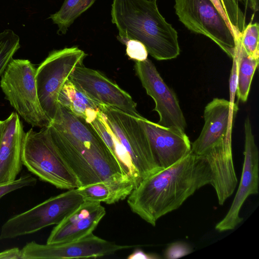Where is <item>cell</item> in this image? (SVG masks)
<instances>
[{
  "label": "cell",
  "instance_id": "obj_1",
  "mask_svg": "<svg viewBox=\"0 0 259 259\" xmlns=\"http://www.w3.org/2000/svg\"><path fill=\"white\" fill-rule=\"evenodd\" d=\"M47 127L58 151L76 178L78 187L103 182L111 188L118 202L128 196L134 189L132 179L90 123L59 104Z\"/></svg>",
  "mask_w": 259,
  "mask_h": 259
},
{
  "label": "cell",
  "instance_id": "obj_2",
  "mask_svg": "<svg viewBox=\"0 0 259 259\" xmlns=\"http://www.w3.org/2000/svg\"><path fill=\"white\" fill-rule=\"evenodd\" d=\"M211 182L207 161L191 151L172 165L144 178L127 197V204L134 213L155 226L159 219Z\"/></svg>",
  "mask_w": 259,
  "mask_h": 259
},
{
  "label": "cell",
  "instance_id": "obj_3",
  "mask_svg": "<svg viewBox=\"0 0 259 259\" xmlns=\"http://www.w3.org/2000/svg\"><path fill=\"white\" fill-rule=\"evenodd\" d=\"M111 21L117 37L141 41L157 60L177 58L180 53L177 31L160 14L155 0H113Z\"/></svg>",
  "mask_w": 259,
  "mask_h": 259
},
{
  "label": "cell",
  "instance_id": "obj_4",
  "mask_svg": "<svg viewBox=\"0 0 259 259\" xmlns=\"http://www.w3.org/2000/svg\"><path fill=\"white\" fill-rule=\"evenodd\" d=\"M22 164L40 180L64 190L79 187L75 175L58 151L48 127L25 133L21 153Z\"/></svg>",
  "mask_w": 259,
  "mask_h": 259
},
{
  "label": "cell",
  "instance_id": "obj_5",
  "mask_svg": "<svg viewBox=\"0 0 259 259\" xmlns=\"http://www.w3.org/2000/svg\"><path fill=\"white\" fill-rule=\"evenodd\" d=\"M35 73L29 60L12 59L1 75L0 87L19 116L32 126L42 128L50 121L38 100Z\"/></svg>",
  "mask_w": 259,
  "mask_h": 259
},
{
  "label": "cell",
  "instance_id": "obj_6",
  "mask_svg": "<svg viewBox=\"0 0 259 259\" xmlns=\"http://www.w3.org/2000/svg\"><path fill=\"white\" fill-rule=\"evenodd\" d=\"M83 201L76 188L51 197L9 219L1 229L0 241L31 234L57 225Z\"/></svg>",
  "mask_w": 259,
  "mask_h": 259
},
{
  "label": "cell",
  "instance_id": "obj_7",
  "mask_svg": "<svg viewBox=\"0 0 259 259\" xmlns=\"http://www.w3.org/2000/svg\"><path fill=\"white\" fill-rule=\"evenodd\" d=\"M87 54L76 46L51 52L36 69L35 80L41 107L51 121L58 108V97L64 84Z\"/></svg>",
  "mask_w": 259,
  "mask_h": 259
},
{
  "label": "cell",
  "instance_id": "obj_8",
  "mask_svg": "<svg viewBox=\"0 0 259 259\" xmlns=\"http://www.w3.org/2000/svg\"><path fill=\"white\" fill-rule=\"evenodd\" d=\"M100 110L130 155L140 183L148 176L162 169L153 153L138 118L105 104L100 105Z\"/></svg>",
  "mask_w": 259,
  "mask_h": 259
},
{
  "label": "cell",
  "instance_id": "obj_9",
  "mask_svg": "<svg viewBox=\"0 0 259 259\" xmlns=\"http://www.w3.org/2000/svg\"><path fill=\"white\" fill-rule=\"evenodd\" d=\"M175 9L179 20L186 27L209 37L233 59L234 38L210 0H175Z\"/></svg>",
  "mask_w": 259,
  "mask_h": 259
},
{
  "label": "cell",
  "instance_id": "obj_10",
  "mask_svg": "<svg viewBox=\"0 0 259 259\" xmlns=\"http://www.w3.org/2000/svg\"><path fill=\"white\" fill-rule=\"evenodd\" d=\"M135 71L147 94L154 100L159 120L158 124L167 128L185 133V118L175 93L164 81L155 65L149 59L135 61Z\"/></svg>",
  "mask_w": 259,
  "mask_h": 259
},
{
  "label": "cell",
  "instance_id": "obj_11",
  "mask_svg": "<svg viewBox=\"0 0 259 259\" xmlns=\"http://www.w3.org/2000/svg\"><path fill=\"white\" fill-rule=\"evenodd\" d=\"M132 247L99 237L93 233L80 239L60 243H27L21 249V259H69L97 258Z\"/></svg>",
  "mask_w": 259,
  "mask_h": 259
},
{
  "label": "cell",
  "instance_id": "obj_12",
  "mask_svg": "<svg viewBox=\"0 0 259 259\" xmlns=\"http://www.w3.org/2000/svg\"><path fill=\"white\" fill-rule=\"evenodd\" d=\"M244 130V157L241 179L230 209L215 226L220 232L235 229L243 221L239 214L243 203L249 195L258 193L259 152L248 117L245 120Z\"/></svg>",
  "mask_w": 259,
  "mask_h": 259
},
{
  "label": "cell",
  "instance_id": "obj_13",
  "mask_svg": "<svg viewBox=\"0 0 259 259\" xmlns=\"http://www.w3.org/2000/svg\"><path fill=\"white\" fill-rule=\"evenodd\" d=\"M69 78L100 104L115 107L138 119L144 117L138 111L130 95L100 72L81 64L75 67Z\"/></svg>",
  "mask_w": 259,
  "mask_h": 259
},
{
  "label": "cell",
  "instance_id": "obj_14",
  "mask_svg": "<svg viewBox=\"0 0 259 259\" xmlns=\"http://www.w3.org/2000/svg\"><path fill=\"white\" fill-rule=\"evenodd\" d=\"M237 105L225 99L214 98L205 106L204 124L197 139L191 144V152L201 157L206 151L231 133Z\"/></svg>",
  "mask_w": 259,
  "mask_h": 259
},
{
  "label": "cell",
  "instance_id": "obj_15",
  "mask_svg": "<svg viewBox=\"0 0 259 259\" xmlns=\"http://www.w3.org/2000/svg\"><path fill=\"white\" fill-rule=\"evenodd\" d=\"M159 166L165 168L191 151V143L185 133L174 131L145 117L139 119Z\"/></svg>",
  "mask_w": 259,
  "mask_h": 259
},
{
  "label": "cell",
  "instance_id": "obj_16",
  "mask_svg": "<svg viewBox=\"0 0 259 259\" xmlns=\"http://www.w3.org/2000/svg\"><path fill=\"white\" fill-rule=\"evenodd\" d=\"M106 214L101 202L84 201L52 229L47 244L71 242L92 233Z\"/></svg>",
  "mask_w": 259,
  "mask_h": 259
},
{
  "label": "cell",
  "instance_id": "obj_17",
  "mask_svg": "<svg viewBox=\"0 0 259 259\" xmlns=\"http://www.w3.org/2000/svg\"><path fill=\"white\" fill-rule=\"evenodd\" d=\"M25 133L16 112H13L4 120L0 142V183L15 180L22 170Z\"/></svg>",
  "mask_w": 259,
  "mask_h": 259
},
{
  "label": "cell",
  "instance_id": "obj_18",
  "mask_svg": "<svg viewBox=\"0 0 259 259\" xmlns=\"http://www.w3.org/2000/svg\"><path fill=\"white\" fill-rule=\"evenodd\" d=\"M58 103L89 123L97 118L100 111L101 104L89 96L69 77L60 91Z\"/></svg>",
  "mask_w": 259,
  "mask_h": 259
},
{
  "label": "cell",
  "instance_id": "obj_19",
  "mask_svg": "<svg viewBox=\"0 0 259 259\" xmlns=\"http://www.w3.org/2000/svg\"><path fill=\"white\" fill-rule=\"evenodd\" d=\"M108 147L122 170L132 179L134 188L140 182L127 151L107 123L100 111L97 118L90 123Z\"/></svg>",
  "mask_w": 259,
  "mask_h": 259
},
{
  "label": "cell",
  "instance_id": "obj_20",
  "mask_svg": "<svg viewBox=\"0 0 259 259\" xmlns=\"http://www.w3.org/2000/svg\"><path fill=\"white\" fill-rule=\"evenodd\" d=\"M241 33V32H240ZM240 34L235 38L234 55L237 61V82L236 94L243 102L247 101L252 78L259 63V59L249 56L243 49Z\"/></svg>",
  "mask_w": 259,
  "mask_h": 259
},
{
  "label": "cell",
  "instance_id": "obj_21",
  "mask_svg": "<svg viewBox=\"0 0 259 259\" xmlns=\"http://www.w3.org/2000/svg\"><path fill=\"white\" fill-rule=\"evenodd\" d=\"M96 1L64 0L60 10L49 17L58 26V33L66 34L75 20L90 8Z\"/></svg>",
  "mask_w": 259,
  "mask_h": 259
},
{
  "label": "cell",
  "instance_id": "obj_22",
  "mask_svg": "<svg viewBox=\"0 0 259 259\" xmlns=\"http://www.w3.org/2000/svg\"><path fill=\"white\" fill-rule=\"evenodd\" d=\"M84 201L103 202L108 204L118 202L111 188L105 183L101 182L76 188Z\"/></svg>",
  "mask_w": 259,
  "mask_h": 259
},
{
  "label": "cell",
  "instance_id": "obj_23",
  "mask_svg": "<svg viewBox=\"0 0 259 259\" xmlns=\"http://www.w3.org/2000/svg\"><path fill=\"white\" fill-rule=\"evenodd\" d=\"M20 48V38L13 30L6 29L0 32V76Z\"/></svg>",
  "mask_w": 259,
  "mask_h": 259
},
{
  "label": "cell",
  "instance_id": "obj_24",
  "mask_svg": "<svg viewBox=\"0 0 259 259\" xmlns=\"http://www.w3.org/2000/svg\"><path fill=\"white\" fill-rule=\"evenodd\" d=\"M259 26L257 23L248 24L240 34L241 44L247 54L255 58H259Z\"/></svg>",
  "mask_w": 259,
  "mask_h": 259
},
{
  "label": "cell",
  "instance_id": "obj_25",
  "mask_svg": "<svg viewBox=\"0 0 259 259\" xmlns=\"http://www.w3.org/2000/svg\"><path fill=\"white\" fill-rule=\"evenodd\" d=\"M118 40L126 46V54L131 59L142 61L147 59L148 53L141 41L134 39H126L117 36Z\"/></svg>",
  "mask_w": 259,
  "mask_h": 259
},
{
  "label": "cell",
  "instance_id": "obj_26",
  "mask_svg": "<svg viewBox=\"0 0 259 259\" xmlns=\"http://www.w3.org/2000/svg\"><path fill=\"white\" fill-rule=\"evenodd\" d=\"M37 179L30 175L21 176L15 180L0 183V198L15 190L25 187L34 186Z\"/></svg>",
  "mask_w": 259,
  "mask_h": 259
},
{
  "label": "cell",
  "instance_id": "obj_27",
  "mask_svg": "<svg viewBox=\"0 0 259 259\" xmlns=\"http://www.w3.org/2000/svg\"><path fill=\"white\" fill-rule=\"evenodd\" d=\"M192 252L191 247L186 243L177 242L171 244L164 252V258L174 259L190 254Z\"/></svg>",
  "mask_w": 259,
  "mask_h": 259
},
{
  "label": "cell",
  "instance_id": "obj_28",
  "mask_svg": "<svg viewBox=\"0 0 259 259\" xmlns=\"http://www.w3.org/2000/svg\"><path fill=\"white\" fill-rule=\"evenodd\" d=\"M210 1L215 7L219 13L226 22L234 38L241 32V30L235 26L231 16L227 10L223 5L221 0H210Z\"/></svg>",
  "mask_w": 259,
  "mask_h": 259
},
{
  "label": "cell",
  "instance_id": "obj_29",
  "mask_svg": "<svg viewBox=\"0 0 259 259\" xmlns=\"http://www.w3.org/2000/svg\"><path fill=\"white\" fill-rule=\"evenodd\" d=\"M233 64L231 71V74L229 79V89H230V101L234 104L235 96L237 88V61L236 57L234 56L233 59Z\"/></svg>",
  "mask_w": 259,
  "mask_h": 259
},
{
  "label": "cell",
  "instance_id": "obj_30",
  "mask_svg": "<svg viewBox=\"0 0 259 259\" xmlns=\"http://www.w3.org/2000/svg\"><path fill=\"white\" fill-rule=\"evenodd\" d=\"M127 258L128 259H157L160 257L156 254L147 253L141 249H136Z\"/></svg>",
  "mask_w": 259,
  "mask_h": 259
},
{
  "label": "cell",
  "instance_id": "obj_31",
  "mask_svg": "<svg viewBox=\"0 0 259 259\" xmlns=\"http://www.w3.org/2000/svg\"><path fill=\"white\" fill-rule=\"evenodd\" d=\"M0 259H21V249L14 247L0 252Z\"/></svg>",
  "mask_w": 259,
  "mask_h": 259
},
{
  "label": "cell",
  "instance_id": "obj_32",
  "mask_svg": "<svg viewBox=\"0 0 259 259\" xmlns=\"http://www.w3.org/2000/svg\"><path fill=\"white\" fill-rule=\"evenodd\" d=\"M251 4V7L254 10L257 11L258 10L257 0H249Z\"/></svg>",
  "mask_w": 259,
  "mask_h": 259
},
{
  "label": "cell",
  "instance_id": "obj_33",
  "mask_svg": "<svg viewBox=\"0 0 259 259\" xmlns=\"http://www.w3.org/2000/svg\"><path fill=\"white\" fill-rule=\"evenodd\" d=\"M4 127V120H0V142Z\"/></svg>",
  "mask_w": 259,
  "mask_h": 259
},
{
  "label": "cell",
  "instance_id": "obj_34",
  "mask_svg": "<svg viewBox=\"0 0 259 259\" xmlns=\"http://www.w3.org/2000/svg\"><path fill=\"white\" fill-rule=\"evenodd\" d=\"M221 2H222L223 5L224 6V7L227 10V11H228V12L230 14V16H231V14H230V12L229 11V10H228L229 8L226 5L225 2V1L226 0H221ZM238 1H244V0H238ZM231 17H232V16H231Z\"/></svg>",
  "mask_w": 259,
  "mask_h": 259
},
{
  "label": "cell",
  "instance_id": "obj_35",
  "mask_svg": "<svg viewBox=\"0 0 259 259\" xmlns=\"http://www.w3.org/2000/svg\"><path fill=\"white\" fill-rule=\"evenodd\" d=\"M155 1H157V0H155Z\"/></svg>",
  "mask_w": 259,
  "mask_h": 259
}]
</instances>
